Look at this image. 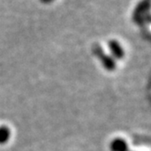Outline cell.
Returning a JSON list of instances; mask_svg holds the SVG:
<instances>
[{"label": "cell", "mask_w": 151, "mask_h": 151, "mask_svg": "<svg viewBox=\"0 0 151 151\" xmlns=\"http://www.w3.org/2000/svg\"><path fill=\"white\" fill-rule=\"evenodd\" d=\"M111 151H128V144L122 137H116L109 145Z\"/></svg>", "instance_id": "4"}, {"label": "cell", "mask_w": 151, "mask_h": 151, "mask_svg": "<svg viewBox=\"0 0 151 151\" xmlns=\"http://www.w3.org/2000/svg\"><path fill=\"white\" fill-rule=\"evenodd\" d=\"M109 48L111 53V57L115 60H120L125 58V49L121 44L116 39H111L109 41Z\"/></svg>", "instance_id": "3"}, {"label": "cell", "mask_w": 151, "mask_h": 151, "mask_svg": "<svg viewBox=\"0 0 151 151\" xmlns=\"http://www.w3.org/2000/svg\"><path fill=\"white\" fill-rule=\"evenodd\" d=\"M92 52L96 58L102 64L103 68L106 70L112 72L116 68V61L109 54H106L101 45L96 43L92 46Z\"/></svg>", "instance_id": "2"}, {"label": "cell", "mask_w": 151, "mask_h": 151, "mask_svg": "<svg viewBox=\"0 0 151 151\" xmlns=\"http://www.w3.org/2000/svg\"><path fill=\"white\" fill-rule=\"evenodd\" d=\"M11 137V129L7 126H0V145L6 144Z\"/></svg>", "instance_id": "5"}, {"label": "cell", "mask_w": 151, "mask_h": 151, "mask_svg": "<svg viewBox=\"0 0 151 151\" xmlns=\"http://www.w3.org/2000/svg\"><path fill=\"white\" fill-rule=\"evenodd\" d=\"M150 0H141L135 7L132 20L136 25L143 27L150 22Z\"/></svg>", "instance_id": "1"}, {"label": "cell", "mask_w": 151, "mask_h": 151, "mask_svg": "<svg viewBox=\"0 0 151 151\" xmlns=\"http://www.w3.org/2000/svg\"><path fill=\"white\" fill-rule=\"evenodd\" d=\"M54 0H40V2L43 4H51Z\"/></svg>", "instance_id": "6"}]
</instances>
